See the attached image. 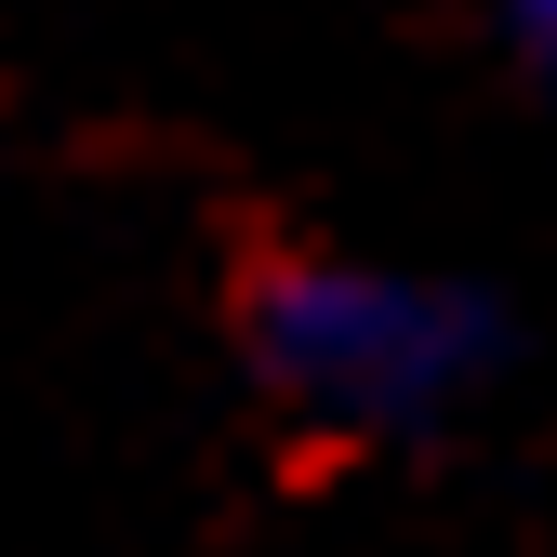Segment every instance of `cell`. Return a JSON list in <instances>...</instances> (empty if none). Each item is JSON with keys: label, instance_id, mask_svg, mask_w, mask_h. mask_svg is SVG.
I'll return each instance as SVG.
<instances>
[{"label": "cell", "instance_id": "cell-2", "mask_svg": "<svg viewBox=\"0 0 557 557\" xmlns=\"http://www.w3.org/2000/svg\"><path fill=\"white\" fill-rule=\"evenodd\" d=\"M505 14H518V40H531V53L557 66V0H505Z\"/></svg>", "mask_w": 557, "mask_h": 557}, {"label": "cell", "instance_id": "cell-1", "mask_svg": "<svg viewBox=\"0 0 557 557\" xmlns=\"http://www.w3.org/2000/svg\"><path fill=\"white\" fill-rule=\"evenodd\" d=\"M492 306L398 265H278L252 293V359L332 425H425L492 372Z\"/></svg>", "mask_w": 557, "mask_h": 557}]
</instances>
